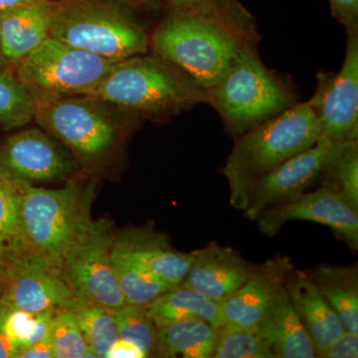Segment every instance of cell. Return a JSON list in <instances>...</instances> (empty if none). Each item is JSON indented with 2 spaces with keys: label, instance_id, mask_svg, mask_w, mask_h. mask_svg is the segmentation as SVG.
<instances>
[{
  "label": "cell",
  "instance_id": "1",
  "mask_svg": "<svg viewBox=\"0 0 358 358\" xmlns=\"http://www.w3.org/2000/svg\"><path fill=\"white\" fill-rule=\"evenodd\" d=\"M171 8L150 35V49L206 89L240 56L258 51V25L240 0H192Z\"/></svg>",
  "mask_w": 358,
  "mask_h": 358
},
{
  "label": "cell",
  "instance_id": "2",
  "mask_svg": "<svg viewBox=\"0 0 358 358\" xmlns=\"http://www.w3.org/2000/svg\"><path fill=\"white\" fill-rule=\"evenodd\" d=\"M89 96L129 114L164 120L206 103L207 89L166 59L141 54L115 63Z\"/></svg>",
  "mask_w": 358,
  "mask_h": 358
},
{
  "label": "cell",
  "instance_id": "3",
  "mask_svg": "<svg viewBox=\"0 0 358 358\" xmlns=\"http://www.w3.org/2000/svg\"><path fill=\"white\" fill-rule=\"evenodd\" d=\"M320 126L308 101L238 136L222 173L230 187V202L243 210L251 186L319 140Z\"/></svg>",
  "mask_w": 358,
  "mask_h": 358
},
{
  "label": "cell",
  "instance_id": "4",
  "mask_svg": "<svg viewBox=\"0 0 358 358\" xmlns=\"http://www.w3.org/2000/svg\"><path fill=\"white\" fill-rule=\"evenodd\" d=\"M92 187L76 182L58 189L18 186V238L28 251L60 268L91 219Z\"/></svg>",
  "mask_w": 358,
  "mask_h": 358
},
{
  "label": "cell",
  "instance_id": "5",
  "mask_svg": "<svg viewBox=\"0 0 358 358\" xmlns=\"http://www.w3.org/2000/svg\"><path fill=\"white\" fill-rule=\"evenodd\" d=\"M50 37L113 61L148 54L150 35L115 0H51Z\"/></svg>",
  "mask_w": 358,
  "mask_h": 358
},
{
  "label": "cell",
  "instance_id": "6",
  "mask_svg": "<svg viewBox=\"0 0 358 358\" xmlns=\"http://www.w3.org/2000/svg\"><path fill=\"white\" fill-rule=\"evenodd\" d=\"M298 103L291 85L268 69L258 51L247 52L207 89V102L236 136Z\"/></svg>",
  "mask_w": 358,
  "mask_h": 358
},
{
  "label": "cell",
  "instance_id": "7",
  "mask_svg": "<svg viewBox=\"0 0 358 358\" xmlns=\"http://www.w3.org/2000/svg\"><path fill=\"white\" fill-rule=\"evenodd\" d=\"M117 62L49 36L14 72L36 102L91 95Z\"/></svg>",
  "mask_w": 358,
  "mask_h": 358
},
{
  "label": "cell",
  "instance_id": "8",
  "mask_svg": "<svg viewBox=\"0 0 358 358\" xmlns=\"http://www.w3.org/2000/svg\"><path fill=\"white\" fill-rule=\"evenodd\" d=\"M33 121L87 162L107 155L124 131V121L109 103L92 96L36 101Z\"/></svg>",
  "mask_w": 358,
  "mask_h": 358
},
{
  "label": "cell",
  "instance_id": "9",
  "mask_svg": "<svg viewBox=\"0 0 358 358\" xmlns=\"http://www.w3.org/2000/svg\"><path fill=\"white\" fill-rule=\"evenodd\" d=\"M114 238L110 221L92 220L71 247L60 267L74 298L109 310L127 305L113 270Z\"/></svg>",
  "mask_w": 358,
  "mask_h": 358
},
{
  "label": "cell",
  "instance_id": "10",
  "mask_svg": "<svg viewBox=\"0 0 358 358\" xmlns=\"http://www.w3.org/2000/svg\"><path fill=\"white\" fill-rule=\"evenodd\" d=\"M308 103L319 120L320 136L334 143L357 140L358 32L348 33L341 70L317 74Z\"/></svg>",
  "mask_w": 358,
  "mask_h": 358
},
{
  "label": "cell",
  "instance_id": "11",
  "mask_svg": "<svg viewBox=\"0 0 358 358\" xmlns=\"http://www.w3.org/2000/svg\"><path fill=\"white\" fill-rule=\"evenodd\" d=\"M2 270L0 305L8 310L36 313L72 300L60 268L22 247L11 252Z\"/></svg>",
  "mask_w": 358,
  "mask_h": 358
},
{
  "label": "cell",
  "instance_id": "12",
  "mask_svg": "<svg viewBox=\"0 0 358 358\" xmlns=\"http://www.w3.org/2000/svg\"><path fill=\"white\" fill-rule=\"evenodd\" d=\"M343 143H331L320 136L312 147L259 179L247 194L245 216L256 220L271 207L293 201L305 194L308 187L320 181L327 164Z\"/></svg>",
  "mask_w": 358,
  "mask_h": 358
},
{
  "label": "cell",
  "instance_id": "13",
  "mask_svg": "<svg viewBox=\"0 0 358 358\" xmlns=\"http://www.w3.org/2000/svg\"><path fill=\"white\" fill-rule=\"evenodd\" d=\"M256 220L259 229L267 236H274L291 220L322 224L343 238L350 248L358 249V210L338 192L324 186L293 201L271 207Z\"/></svg>",
  "mask_w": 358,
  "mask_h": 358
},
{
  "label": "cell",
  "instance_id": "14",
  "mask_svg": "<svg viewBox=\"0 0 358 358\" xmlns=\"http://www.w3.org/2000/svg\"><path fill=\"white\" fill-rule=\"evenodd\" d=\"M0 164L18 180L52 181L77 169L73 154L50 134L28 129L14 134L0 147Z\"/></svg>",
  "mask_w": 358,
  "mask_h": 358
},
{
  "label": "cell",
  "instance_id": "15",
  "mask_svg": "<svg viewBox=\"0 0 358 358\" xmlns=\"http://www.w3.org/2000/svg\"><path fill=\"white\" fill-rule=\"evenodd\" d=\"M192 254V266L179 287L220 303L248 281L259 267L247 262L235 250L214 242Z\"/></svg>",
  "mask_w": 358,
  "mask_h": 358
},
{
  "label": "cell",
  "instance_id": "16",
  "mask_svg": "<svg viewBox=\"0 0 358 358\" xmlns=\"http://www.w3.org/2000/svg\"><path fill=\"white\" fill-rule=\"evenodd\" d=\"M292 268L286 258L271 259L259 266L248 281L223 301L221 329L254 331Z\"/></svg>",
  "mask_w": 358,
  "mask_h": 358
},
{
  "label": "cell",
  "instance_id": "17",
  "mask_svg": "<svg viewBox=\"0 0 358 358\" xmlns=\"http://www.w3.org/2000/svg\"><path fill=\"white\" fill-rule=\"evenodd\" d=\"M115 248L162 281L178 288L192 266L193 254L176 251L164 234L152 228H129L115 235Z\"/></svg>",
  "mask_w": 358,
  "mask_h": 358
},
{
  "label": "cell",
  "instance_id": "18",
  "mask_svg": "<svg viewBox=\"0 0 358 358\" xmlns=\"http://www.w3.org/2000/svg\"><path fill=\"white\" fill-rule=\"evenodd\" d=\"M254 331L267 341L275 357H317L315 346L294 307L286 282L278 288Z\"/></svg>",
  "mask_w": 358,
  "mask_h": 358
},
{
  "label": "cell",
  "instance_id": "19",
  "mask_svg": "<svg viewBox=\"0 0 358 358\" xmlns=\"http://www.w3.org/2000/svg\"><path fill=\"white\" fill-rule=\"evenodd\" d=\"M51 0L0 13V47L7 64L15 67L50 36Z\"/></svg>",
  "mask_w": 358,
  "mask_h": 358
},
{
  "label": "cell",
  "instance_id": "20",
  "mask_svg": "<svg viewBox=\"0 0 358 358\" xmlns=\"http://www.w3.org/2000/svg\"><path fill=\"white\" fill-rule=\"evenodd\" d=\"M286 287L294 307L315 346L317 357L345 331L338 315L306 273L289 274Z\"/></svg>",
  "mask_w": 358,
  "mask_h": 358
},
{
  "label": "cell",
  "instance_id": "21",
  "mask_svg": "<svg viewBox=\"0 0 358 358\" xmlns=\"http://www.w3.org/2000/svg\"><path fill=\"white\" fill-rule=\"evenodd\" d=\"M148 317L155 327L186 320H202L215 329L223 324L222 303L193 289L178 287L169 289L147 306Z\"/></svg>",
  "mask_w": 358,
  "mask_h": 358
},
{
  "label": "cell",
  "instance_id": "22",
  "mask_svg": "<svg viewBox=\"0 0 358 358\" xmlns=\"http://www.w3.org/2000/svg\"><path fill=\"white\" fill-rule=\"evenodd\" d=\"M218 329L202 320H186L157 327L152 357L212 358Z\"/></svg>",
  "mask_w": 358,
  "mask_h": 358
},
{
  "label": "cell",
  "instance_id": "23",
  "mask_svg": "<svg viewBox=\"0 0 358 358\" xmlns=\"http://www.w3.org/2000/svg\"><path fill=\"white\" fill-rule=\"evenodd\" d=\"M320 294L338 315L345 331L358 334V273L357 266H320L310 274Z\"/></svg>",
  "mask_w": 358,
  "mask_h": 358
},
{
  "label": "cell",
  "instance_id": "24",
  "mask_svg": "<svg viewBox=\"0 0 358 358\" xmlns=\"http://www.w3.org/2000/svg\"><path fill=\"white\" fill-rule=\"evenodd\" d=\"M112 264L117 286L129 305L147 307L162 294L174 289L140 264L134 262L126 254L115 248L114 245L112 248Z\"/></svg>",
  "mask_w": 358,
  "mask_h": 358
},
{
  "label": "cell",
  "instance_id": "25",
  "mask_svg": "<svg viewBox=\"0 0 358 358\" xmlns=\"http://www.w3.org/2000/svg\"><path fill=\"white\" fill-rule=\"evenodd\" d=\"M67 305L76 315L90 350H93L96 357H107L110 346L119 338L112 310L74 296Z\"/></svg>",
  "mask_w": 358,
  "mask_h": 358
},
{
  "label": "cell",
  "instance_id": "26",
  "mask_svg": "<svg viewBox=\"0 0 358 358\" xmlns=\"http://www.w3.org/2000/svg\"><path fill=\"white\" fill-rule=\"evenodd\" d=\"M34 101L14 68L0 65V128L4 131L24 127L33 121Z\"/></svg>",
  "mask_w": 358,
  "mask_h": 358
},
{
  "label": "cell",
  "instance_id": "27",
  "mask_svg": "<svg viewBox=\"0 0 358 358\" xmlns=\"http://www.w3.org/2000/svg\"><path fill=\"white\" fill-rule=\"evenodd\" d=\"M324 187L338 192L358 210V141L343 143L320 178Z\"/></svg>",
  "mask_w": 358,
  "mask_h": 358
},
{
  "label": "cell",
  "instance_id": "28",
  "mask_svg": "<svg viewBox=\"0 0 358 358\" xmlns=\"http://www.w3.org/2000/svg\"><path fill=\"white\" fill-rule=\"evenodd\" d=\"M119 338L138 346L145 357H152L154 352L157 327L148 317L147 307L124 305L112 310Z\"/></svg>",
  "mask_w": 358,
  "mask_h": 358
},
{
  "label": "cell",
  "instance_id": "29",
  "mask_svg": "<svg viewBox=\"0 0 358 358\" xmlns=\"http://www.w3.org/2000/svg\"><path fill=\"white\" fill-rule=\"evenodd\" d=\"M55 358H83L89 346L78 324L76 315L68 305L56 310L50 327Z\"/></svg>",
  "mask_w": 358,
  "mask_h": 358
},
{
  "label": "cell",
  "instance_id": "30",
  "mask_svg": "<svg viewBox=\"0 0 358 358\" xmlns=\"http://www.w3.org/2000/svg\"><path fill=\"white\" fill-rule=\"evenodd\" d=\"M270 345L249 329H218L212 358H274Z\"/></svg>",
  "mask_w": 358,
  "mask_h": 358
},
{
  "label": "cell",
  "instance_id": "31",
  "mask_svg": "<svg viewBox=\"0 0 358 358\" xmlns=\"http://www.w3.org/2000/svg\"><path fill=\"white\" fill-rule=\"evenodd\" d=\"M0 187V233L16 247H23L18 238V186Z\"/></svg>",
  "mask_w": 358,
  "mask_h": 358
},
{
  "label": "cell",
  "instance_id": "32",
  "mask_svg": "<svg viewBox=\"0 0 358 358\" xmlns=\"http://www.w3.org/2000/svg\"><path fill=\"white\" fill-rule=\"evenodd\" d=\"M36 327V313L21 310H9L4 320V331L13 341L17 353L33 341Z\"/></svg>",
  "mask_w": 358,
  "mask_h": 358
},
{
  "label": "cell",
  "instance_id": "33",
  "mask_svg": "<svg viewBox=\"0 0 358 358\" xmlns=\"http://www.w3.org/2000/svg\"><path fill=\"white\" fill-rule=\"evenodd\" d=\"M324 358L358 357V334L345 331L319 355Z\"/></svg>",
  "mask_w": 358,
  "mask_h": 358
},
{
  "label": "cell",
  "instance_id": "34",
  "mask_svg": "<svg viewBox=\"0 0 358 358\" xmlns=\"http://www.w3.org/2000/svg\"><path fill=\"white\" fill-rule=\"evenodd\" d=\"M331 14L348 33L358 32V0H329Z\"/></svg>",
  "mask_w": 358,
  "mask_h": 358
},
{
  "label": "cell",
  "instance_id": "35",
  "mask_svg": "<svg viewBox=\"0 0 358 358\" xmlns=\"http://www.w3.org/2000/svg\"><path fill=\"white\" fill-rule=\"evenodd\" d=\"M17 358H53V346H52L50 331L43 338L26 346L16 355Z\"/></svg>",
  "mask_w": 358,
  "mask_h": 358
},
{
  "label": "cell",
  "instance_id": "36",
  "mask_svg": "<svg viewBox=\"0 0 358 358\" xmlns=\"http://www.w3.org/2000/svg\"><path fill=\"white\" fill-rule=\"evenodd\" d=\"M145 355L141 352L138 346L134 343L124 341L122 338H117L114 345L110 346L106 358H143Z\"/></svg>",
  "mask_w": 358,
  "mask_h": 358
},
{
  "label": "cell",
  "instance_id": "37",
  "mask_svg": "<svg viewBox=\"0 0 358 358\" xmlns=\"http://www.w3.org/2000/svg\"><path fill=\"white\" fill-rule=\"evenodd\" d=\"M8 310V308L0 305V358H13L17 355V348L4 331V320Z\"/></svg>",
  "mask_w": 358,
  "mask_h": 358
},
{
  "label": "cell",
  "instance_id": "38",
  "mask_svg": "<svg viewBox=\"0 0 358 358\" xmlns=\"http://www.w3.org/2000/svg\"><path fill=\"white\" fill-rule=\"evenodd\" d=\"M16 248L18 247L14 246L10 240L0 233V267H3L11 252Z\"/></svg>",
  "mask_w": 358,
  "mask_h": 358
},
{
  "label": "cell",
  "instance_id": "39",
  "mask_svg": "<svg viewBox=\"0 0 358 358\" xmlns=\"http://www.w3.org/2000/svg\"><path fill=\"white\" fill-rule=\"evenodd\" d=\"M42 0H0V13L18 8V7L29 6Z\"/></svg>",
  "mask_w": 358,
  "mask_h": 358
},
{
  "label": "cell",
  "instance_id": "40",
  "mask_svg": "<svg viewBox=\"0 0 358 358\" xmlns=\"http://www.w3.org/2000/svg\"><path fill=\"white\" fill-rule=\"evenodd\" d=\"M18 179L13 178L7 171L2 164H0V187L1 186H13L17 185Z\"/></svg>",
  "mask_w": 358,
  "mask_h": 358
},
{
  "label": "cell",
  "instance_id": "41",
  "mask_svg": "<svg viewBox=\"0 0 358 358\" xmlns=\"http://www.w3.org/2000/svg\"><path fill=\"white\" fill-rule=\"evenodd\" d=\"M133 1L138 2V3L141 4H152L155 2H157V0H133Z\"/></svg>",
  "mask_w": 358,
  "mask_h": 358
},
{
  "label": "cell",
  "instance_id": "42",
  "mask_svg": "<svg viewBox=\"0 0 358 358\" xmlns=\"http://www.w3.org/2000/svg\"><path fill=\"white\" fill-rule=\"evenodd\" d=\"M169 4L173 6V4L185 3V2L192 1V0H169Z\"/></svg>",
  "mask_w": 358,
  "mask_h": 358
},
{
  "label": "cell",
  "instance_id": "43",
  "mask_svg": "<svg viewBox=\"0 0 358 358\" xmlns=\"http://www.w3.org/2000/svg\"><path fill=\"white\" fill-rule=\"evenodd\" d=\"M0 65H7V66H9L8 64H7L6 61L4 60V58L2 57L1 47H0ZM10 67H11V66H10Z\"/></svg>",
  "mask_w": 358,
  "mask_h": 358
},
{
  "label": "cell",
  "instance_id": "44",
  "mask_svg": "<svg viewBox=\"0 0 358 358\" xmlns=\"http://www.w3.org/2000/svg\"><path fill=\"white\" fill-rule=\"evenodd\" d=\"M2 278H3V270L0 267V282L2 281Z\"/></svg>",
  "mask_w": 358,
  "mask_h": 358
},
{
  "label": "cell",
  "instance_id": "45",
  "mask_svg": "<svg viewBox=\"0 0 358 358\" xmlns=\"http://www.w3.org/2000/svg\"><path fill=\"white\" fill-rule=\"evenodd\" d=\"M0 296H1V285H0Z\"/></svg>",
  "mask_w": 358,
  "mask_h": 358
}]
</instances>
